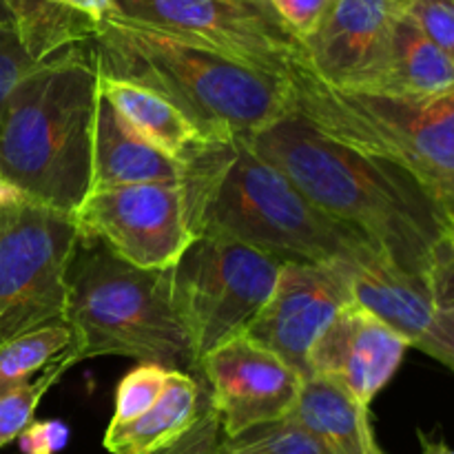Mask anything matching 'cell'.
Returning a JSON list of instances; mask_svg holds the SVG:
<instances>
[{"mask_svg": "<svg viewBox=\"0 0 454 454\" xmlns=\"http://www.w3.org/2000/svg\"><path fill=\"white\" fill-rule=\"evenodd\" d=\"M62 322L74 333L75 364L118 355L200 375L189 335L173 306L171 269H137L98 239L80 238L75 244Z\"/></svg>", "mask_w": 454, "mask_h": 454, "instance_id": "5", "label": "cell"}, {"mask_svg": "<svg viewBox=\"0 0 454 454\" xmlns=\"http://www.w3.org/2000/svg\"><path fill=\"white\" fill-rule=\"evenodd\" d=\"M78 239L71 213L34 200L0 208V346L62 322Z\"/></svg>", "mask_w": 454, "mask_h": 454, "instance_id": "8", "label": "cell"}, {"mask_svg": "<svg viewBox=\"0 0 454 454\" xmlns=\"http://www.w3.org/2000/svg\"><path fill=\"white\" fill-rule=\"evenodd\" d=\"M38 65L40 62L27 51L16 27L0 29V120L12 93Z\"/></svg>", "mask_w": 454, "mask_h": 454, "instance_id": "27", "label": "cell"}, {"mask_svg": "<svg viewBox=\"0 0 454 454\" xmlns=\"http://www.w3.org/2000/svg\"><path fill=\"white\" fill-rule=\"evenodd\" d=\"M71 366H75V362L74 357H71L69 346V348L62 350V353L58 355L35 380H31L29 384L20 386V388L12 390V393L0 397V448L16 442V439L25 433L27 426L34 421L38 403L43 402L44 395L53 388V384H56Z\"/></svg>", "mask_w": 454, "mask_h": 454, "instance_id": "24", "label": "cell"}, {"mask_svg": "<svg viewBox=\"0 0 454 454\" xmlns=\"http://www.w3.org/2000/svg\"><path fill=\"white\" fill-rule=\"evenodd\" d=\"M71 430L60 419L31 421L25 433L18 437L22 454H58L69 443Z\"/></svg>", "mask_w": 454, "mask_h": 454, "instance_id": "31", "label": "cell"}, {"mask_svg": "<svg viewBox=\"0 0 454 454\" xmlns=\"http://www.w3.org/2000/svg\"><path fill=\"white\" fill-rule=\"evenodd\" d=\"M80 238H91L137 269H173L193 233L176 182L96 189L75 211Z\"/></svg>", "mask_w": 454, "mask_h": 454, "instance_id": "10", "label": "cell"}, {"mask_svg": "<svg viewBox=\"0 0 454 454\" xmlns=\"http://www.w3.org/2000/svg\"><path fill=\"white\" fill-rule=\"evenodd\" d=\"M98 100L91 40L40 62L0 120V173L34 202L75 215L91 193Z\"/></svg>", "mask_w": 454, "mask_h": 454, "instance_id": "4", "label": "cell"}, {"mask_svg": "<svg viewBox=\"0 0 454 454\" xmlns=\"http://www.w3.org/2000/svg\"><path fill=\"white\" fill-rule=\"evenodd\" d=\"M340 264L348 278L353 304L415 346L437 313L428 282L399 269L377 248H364L357 257Z\"/></svg>", "mask_w": 454, "mask_h": 454, "instance_id": "15", "label": "cell"}, {"mask_svg": "<svg viewBox=\"0 0 454 454\" xmlns=\"http://www.w3.org/2000/svg\"><path fill=\"white\" fill-rule=\"evenodd\" d=\"M100 93L133 131L180 162L204 140L177 106L151 89L100 75Z\"/></svg>", "mask_w": 454, "mask_h": 454, "instance_id": "20", "label": "cell"}, {"mask_svg": "<svg viewBox=\"0 0 454 454\" xmlns=\"http://www.w3.org/2000/svg\"><path fill=\"white\" fill-rule=\"evenodd\" d=\"M450 231H452V233H454V224H452V226H450Z\"/></svg>", "mask_w": 454, "mask_h": 454, "instance_id": "38", "label": "cell"}, {"mask_svg": "<svg viewBox=\"0 0 454 454\" xmlns=\"http://www.w3.org/2000/svg\"><path fill=\"white\" fill-rule=\"evenodd\" d=\"M403 13L454 60V0H408Z\"/></svg>", "mask_w": 454, "mask_h": 454, "instance_id": "26", "label": "cell"}, {"mask_svg": "<svg viewBox=\"0 0 454 454\" xmlns=\"http://www.w3.org/2000/svg\"><path fill=\"white\" fill-rule=\"evenodd\" d=\"M424 350L454 372V310H437L424 335L415 341Z\"/></svg>", "mask_w": 454, "mask_h": 454, "instance_id": "32", "label": "cell"}, {"mask_svg": "<svg viewBox=\"0 0 454 454\" xmlns=\"http://www.w3.org/2000/svg\"><path fill=\"white\" fill-rule=\"evenodd\" d=\"M13 13L16 29L27 51L38 62L71 44L96 38L98 27L75 13L56 7L49 0H4Z\"/></svg>", "mask_w": 454, "mask_h": 454, "instance_id": "21", "label": "cell"}, {"mask_svg": "<svg viewBox=\"0 0 454 454\" xmlns=\"http://www.w3.org/2000/svg\"><path fill=\"white\" fill-rule=\"evenodd\" d=\"M173 371L158 364H137L131 372L120 380L115 388V408L111 424H127L145 415L160 397L168 384Z\"/></svg>", "mask_w": 454, "mask_h": 454, "instance_id": "25", "label": "cell"}, {"mask_svg": "<svg viewBox=\"0 0 454 454\" xmlns=\"http://www.w3.org/2000/svg\"><path fill=\"white\" fill-rule=\"evenodd\" d=\"M71 341V328L56 322L0 346V397L29 384L31 377L40 375L62 350L69 348Z\"/></svg>", "mask_w": 454, "mask_h": 454, "instance_id": "22", "label": "cell"}, {"mask_svg": "<svg viewBox=\"0 0 454 454\" xmlns=\"http://www.w3.org/2000/svg\"><path fill=\"white\" fill-rule=\"evenodd\" d=\"M182 162L193 238L222 235L286 262L310 264H340L375 248L310 202L247 140H202Z\"/></svg>", "mask_w": 454, "mask_h": 454, "instance_id": "2", "label": "cell"}, {"mask_svg": "<svg viewBox=\"0 0 454 454\" xmlns=\"http://www.w3.org/2000/svg\"><path fill=\"white\" fill-rule=\"evenodd\" d=\"M348 304H353V295L341 264L286 262L273 295L248 326L247 337L273 350L309 380V355L315 341Z\"/></svg>", "mask_w": 454, "mask_h": 454, "instance_id": "12", "label": "cell"}, {"mask_svg": "<svg viewBox=\"0 0 454 454\" xmlns=\"http://www.w3.org/2000/svg\"><path fill=\"white\" fill-rule=\"evenodd\" d=\"M403 7L402 0H335L319 29L304 40L309 69L331 87L368 91Z\"/></svg>", "mask_w": 454, "mask_h": 454, "instance_id": "13", "label": "cell"}, {"mask_svg": "<svg viewBox=\"0 0 454 454\" xmlns=\"http://www.w3.org/2000/svg\"><path fill=\"white\" fill-rule=\"evenodd\" d=\"M184 180V162L171 158L133 131L100 93L93 131L91 191L124 184Z\"/></svg>", "mask_w": 454, "mask_h": 454, "instance_id": "16", "label": "cell"}, {"mask_svg": "<svg viewBox=\"0 0 454 454\" xmlns=\"http://www.w3.org/2000/svg\"><path fill=\"white\" fill-rule=\"evenodd\" d=\"M7 27H16V20H13V13L9 12L7 3L0 0V29H7Z\"/></svg>", "mask_w": 454, "mask_h": 454, "instance_id": "36", "label": "cell"}, {"mask_svg": "<svg viewBox=\"0 0 454 454\" xmlns=\"http://www.w3.org/2000/svg\"><path fill=\"white\" fill-rule=\"evenodd\" d=\"M428 288L437 310H454V233L448 231L433 248Z\"/></svg>", "mask_w": 454, "mask_h": 454, "instance_id": "29", "label": "cell"}, {"mask_svg": "<svg viewBox=\"0 0 454 454\" xmlns=\"http://www.w3.org/2000/svg\"><path fill=\"white\" fill-rule=\"evenodd\" d=\"M454 89V60L434 47L419 27L402 13L395 25L388 56L368 93L434 96Z\"/></svg>", "mask_w": 454, "mask_h": 454, "instance_id": "19", "label": "cell"}, {"mask_svg": "<svg viewBox=\"0 0 454 454\" xmlns=\"http://www.w3.org/2000/svg\"><path fill=\"white\" fill-rule=\"evenodd\" d=\"M220 454H326L317 439L295 419L255 426L233 437H222Z\"/></svg>", "mask_w": 454, "mask_h": 454, "instance_id": "23", "label": "cell"}, {"mask_svg": "<svg viewBox=\"0 0 454 454\" xmlns=\"http://www.w3.org/2000/svg\"><path fill=\"white\" fill-rule=\"evenodd\" d=\"M293 417L326 454H386L372 433L371 412L322 380H304Z\"/></svg>", "mask_w": 454, "mask_h": 454, "instance_id": "18", "label": "cell"}, {"mask_svg": "<svg viewBox=\"0 0 454 454\" xmlns=\"http://www.w3.org/2000/svg\"><path fill=\"white\" fill-rule=\"evenodd\" d=\"M208 403L200 377L173 371L162 397L137 419L109 424L105 448L111 454H149L184 434Z\"/></svg>", "mask_w": 454, "mask_h": 454, "instance_id": "17", "label": "cell"}, {"mask_svg": "<svg viewBox=\"0 0 454 454\" xmlns=\"http://www.w3.org/2000/svg\"><path fill=\"white\" fill-rule=\"evenodd\" d=\"M56 7L65 9V12L75 13V16L84 18V20L100 25L109 13H115V7L111 0H49Z\"/></svg>", "mask_w": 454, "mask_h": 454, "instance_id": "33", "label": "cell"}, {"mask_svg": "<svg viewBox=\"0 0 454 454\" xmlns=\"http://www.w3.org/2000/svg\"><path fill=\"white\" fill-rule=\"evenodd\" d=\"M115 13L217 49L262 71L288 75L304 65V43L269 0H111ZM309 65V62H306Z\"/></svg>", "mask_w": 454, "mask_h": 454, "instance_id": "9", "label": "cell"}, {"mask_svg": "<svg viewBox=\"0 0 454 454\" xmlns=\"http://www.w3.org/2000/svg\"><path fill=\"white\" fill-rule=\"evenodd\" d=\"M402 3H403V4H406V3H408V0H402ZM403 9H406V7H403Z\"/></svg>", "mask_w": 454, "mask_h": 454, "instance_id": "37", "label": "cell"}, {"mask_svg": "<svg viewBox=\"0 0 454 454\" xmlns=\"http://www.w3.org/2000/svg\"><path fill=\"white\" fill-rule=\"evenodd\" d=\"M22 202H29V198H27L13 182H9L7 177L0 173V208L18 207V204Z\"/></svg>", "mask_w": 454, "mask_h": 454, "instance_id": "34", "label": "cell"}, {"mask_svg": "<svg viewBox=\"0 0 454 454\" xmlns=\"http://www.w3.org/2000/svg\"><path fill=\"white\" fill-rule=\"evenodd\" d=\"M411 341L381 319L348 304L315 341L309 355V380H322L371 408L403 362Z\"/></svg>", "mask_w": 454, "mask_h": 454, "instance_id": "14", "label": "cell"}, {"mask_svg": "<svg viewBox=\"0 0 454 454\" xmlns=\"http://www.w3.org/2000/svg\"><path fill=\"white\" fill-rule=\"evenodd\" d=\"M421 439V454H454L452 448H448L443 442H433L426 434L419 433Z\"/></svg>", "mask_w": 454, "mask_h": 454, "instance_id": "35", "label": "cell"}, {"mask_svg": "<svg viewBox=\"0 0 454 454\" xmlns=\"http://www.w3.org/2000/svg\"><path fill=\"white\" fill-rule=\"evenodd\" d=\"M100 75L151 89L204 140H251L291 114V80L195 40L109 13L98 25Z\"/></svg>", "mask_w": 454, "mask_h": 454, "instance_id": "3", "label": "cell"}, {"mask_svg": "<svg viewBox=\"0 0 454 454\" xmlns=\"http://www.w3.org/2000/svg\"><path fill=\"white\" fill-rule=\"evenodd\" d=\"M198 377L220 415L224 437L291 417L304 388L295 368L247 335L208 353Z\"/></svg>", "mask_w": 454, "mask_h": 454, "instance_id": "11", "label": "cell"}, {"mask_svg": "<svg viewBox=\"0 0 454 454\" xmlns=\"http://www.w3.org/2000/svg\"><path fill=\"white\" fill-rule=\"evenodd\" d=\"M247 142L324 213L428 282L433 248L450 222L411 173L324 136L295 111Z\"/></svg>", "mask_w": 454, "mask_h": 454, "instance_id": "1", "label": "cell"}, {"mask_svg": "<svg viewBox=\"0 0 454 454\" xmlns=\"http://www.w3.org/2000/svg\"><path fill=\"white\" fill-rule=\"evenodd\" d=\"M291 111L324 136L411 173L454 224V89L434 96L346 91L293 67Z\"/></svg>", "mask_w": 454, "mask_h": 454, "instance_id": "6", "label": "cell"}, {"mask_svg": "<svg viewBox=\"0 0 454 454\" xmlns=\"http://www.w3.org/2000/svg\"><path fill=\"white\" fill-rule=\"evenodd\" d=\"M269 3L284 25L304 43L319 29L335 0H269Z\"/></svg>", "mask_w": 454, "mask_h": 454, "instance_id": "30", "label": "cell"}, {"mask_svg": "<svg viewBox=\"0 0 454 454\" xmlns=\"http://www.w3.org/2000/svg\"><path fill=\"white\" fill-rule=\"evenodd\" d=\"M222 437H224V433H222L220 415L208 399L202 415L195 419V424L184 434L149 454H220Z\"/></svg>", "mask_w": 454, "mask_h": 454, "instance_id": "28", "label": "cell"}, {"mask_svg": "<svg viewBox=\"0 0 454 454\" xmlns=\"http://www.w3.org/2000/svg\"><path fill=\"white\" fill-rule=\"evenodd\" d=\"M286 260L222 235H198L171 269L173 306L198 366L247 335L270 300Z\"/></svg>", "mask_w": 454, "mask_h": 454, "instance_id": "7", "label": "cell"}]
</instances>
